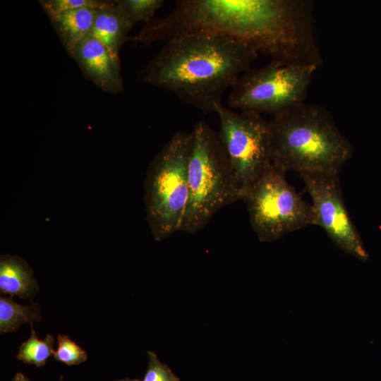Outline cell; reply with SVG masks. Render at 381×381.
<instances>
[{
    "mask_svg": "<svg viewBox=\"0 0 381 381\" xmlns=\"http://www.w3.org/2000/svg\"><path fill=\"white\" fill-rule=\"evenodd\" d=\"M216 114L219 120L218 136L243 197L272 164L269 121L260 114L237 112L223 104L217 109Z\"/></svg>",
    "mask_w": 381,
    "mask_h": 381,
    "instance_id": "8",
    "label": "cell"
},
{
    "mask_svg": "<svg viewBox=\"0 0 381 381\" xmlns=\"http://www.w3.org/2000/svg\"><path fill=\"white\" fill-rule=\"evenodd\" d=\"M318 68L313 65H291L275 61L250 68L231 87L228 105L231 109L274 116L305 102Z\"/></svg>",
    "mask_w": 381,
    "mask_h": 381,
    "instance_id": "6",
    "label": "cell"
},
{
    "mask_svg": "<svg viewBox=\"0 0 381 381\" xmlns=\"http://www.w3.org/2000/svg\"><path fill=\"white\" fill-rule=\"evenodd\" d=\"M97 12L95 9L79 8L49 18L53 28L71 57L78 43L90 34Z\"/></svg>",
    "mask_w": 381,
    "mask_h": 381,
    "instance_id": "12",
    "label": "cell"
},
{
    "mask_svg": "<svg viewBox=\"0 0 381 381\" xmlns=\"http://www.w3.org/2000/svg\"><path fill=\"white\" fill-rule=\"evenodd\" d=\"M285 173L271 164L243 197L261 242L276 241L311 224L310 207L288 183Z\"/></svg>",
    "mask_w": 381,
    "mask_h": 381,
    "instance_id": "7",
    "label": "cell"
},
{
    "mask_svg": "<svg viewBox=\"0 0 381 381\" xmlns=\"http://www.w3.org/2000/svg\"><path fill=\"white\" fill-rule=\"evenodd\" d=\"M132 28L138 22L147 23L155 18V12L162 6V0L116 1Z\"/></svg>",
    "mask_w": 381,
    "mask_h": 381,
    "instance_id": "16",
    "label": "cell"
},
{
    "mask_svg": "<svg viewBox=\"0 0 381 381\" xmlns=\"http://www.w3.org/2000/svg\"><path fill=\"white\" fill-rule=\"evenodd\" d=\"M39 291L37 281L29 264L22 258L11 254L0 256V291L13 297L32 298Z\"/></svg>",
    "mask_w": 381,
    "mask_h": 381,
    "instance_id": "11",
    "label": "cell"
},
{
    "mask_svg": "<svg viewBox=\"0 0 381 381\" xmlns=\"http://www.w3.org/2000/svg\"><path fill=\"white\" fill-rule=\"evenodd\" d=\"M71 58L83 75L104 91L111 94L123 92L119 55L90 35L78 43Z\"/></svg>",
    "mask_w": 381,
    "mask_h": 381,
    "instance_id": "10",
    "label": "cell"
},
{
    "mask_svg": "<svg viewBox=\"0 0 381 381\" xmlns=\"http://www.w3.org/2000/svg\"><path fill=\"white\" fill-rule=\"evenodd\" d=\"M147 355L149 363L142 380L125 378L116 381H180L169 366L159 361L155 352L148 351Z\"/></svg>",
    "mask_w": 381,
    "mask_h": 381,
    "instance_id": "19",
    "label": "cell"
},
{
    "mask_svg": "<svg viewBox=\"0 0 381 381\" xmlns=\"http://www.w3.org/2000/svg\"><path fill=\"white\" fill-rule=\"evenodd\" d=\"M286 27L282 0H179L169 15L155 18L128 40L147 45L195 34L221 35L266 55L282 40Z\"/></svg>",
    "mask_w": 381,
    "mask_h": 381,
    "instance_id": "2",
    "label": "cell"
},
{
    "mask_svg": "<svg viewBox=\"0 0 381 381\" xmlns=\"http://www.w3.org/2000/svg\"><path fill=\"white\" fill-rule=\"evenodd\" d=\"M271 164L286 172L339 174L353 147L324 107L301 103L269 121Z\"/></svg>",
    "mask_w": 381,
    "mask_h": 381,
    "instance_id": "3",
    "label": "cell"
},
{
    "mask_svg": "<svg viewBox=\"0 0 381 381\" xmlns=\"http://www.w3.org/2000/svg\"><path fill=\"white\" fill-rule=\"evenodd\" d=\"M57 349L52 356L59 362L67 365H79L87 359V352L66 334H58Z\"/></svg>",
    "mask_w": 381,
    "mask_h": 381,
    "instance_id": "18",
    "label": "cell"
},
{
    "mask_svg": "<svg viewBox=\"0 0 381 381\" xmlns=\"http://www.w3.org/2000/svg\"><path fill=\"white\" fill-rule=\"evenodd\" d=\"M299 174L312 200L311 224L324 229L339 249L361 260H366L368 254L346 209L339 174Z\"/></svg>",
    "mask_w": 381,
    "mask_h": 381,
    "instance_id": "9",
    "label": "cell"
},
{
    "mask_svg": "<svg viewBox=\"0 0 381 381\" xmlns=\"http://www.w3.org/2000/svg\"><path fill=\"white\" fill-rule=\"evenodd\" d=\"M193 133L176 132L156 155L144 182L150 230L157 241L181 229L188 200V162Z\"/></svg>",
    "mask_w": 381,
    "mask_h": 381,
    "instance_id": "5",
    "label": "cell"
},
{
    "mask_svg": "<svg viewBox=\"0 0 381 381\" xmlns=\"http://www.w3.org/2000/svg\"><path fill=\"white\" fill-rule=\"evenodd\" d=\"M188 162V200L181 231L195 233L219 210L243 198L227 155L216 133L204 120L192 130Z\"/></svg>",
    "mask_w": 381,
    "mask_h": 381,
    "instance_id": "4",
    "label": "cell"
},
{
    "mask_svg": "<svg viewBox=\"0 0 381 381\" xmlns=\"http://www.w3.org/2000/svg\"><path fill=\"white\" fill-rule=\"evenodd\" d=\"M42 319L40 307L31 299L30 304L23 306L15 302L11 296H0V333L18 330L25 323L33 324Z\"/></svg>",
    "mask_w": 381,
    "mask_h": 381,
    "instance_id": "14",
    "label": "cell"
},
{
    "mask_svg": "<svg viewBox=\"0 0 381 381\" xmlns=\"http://www.w3.org/2000/svg\"><path fill=\"white\" fill-rule=\"evenodd\" d=\"M61 381H62V376H61ZM11 381H30V380L25 376L21 372H18Z\"/></svg>",
    "mask_w": 381,
    "mask_h": 381,
    "instance_id": "20",
    "label": "cell"
},
{
    "mask_svg": "<svg viewBox=\"0 0 381 381\" xmlns=\"http://www.w3.org/2000/svg\"><path fill=\"white\" fill-rule=\"evenodd\" d=\"M30 326L31 336L20 344L16 358L24 363L40 368L53 355L54 337L47 334L44 339H40L34 330L33 324H30Z\"/></svg>",
    "mask_w": 381,
    "mask_h": 381,
    "instance_id": "15",
    "label": "cell"
},
{
    "mask_svg": "<svg viewBox=\"0 0 381 381\" xmlns=\"http://www.w3.org/2000/svg\"><path fill=\"white\" fill-rule=\"evenodd\" d=\"M131 28L116 2L112 6L97 10L89 35L119 55L120 49L129 38L128 34Z\"/></svg>",
    "mask_w": 381,
    "mask_h": 381,
    "instance_id": "13",
    "label": "cell"
},
{
    "mask_svg": "<svg viewBox=\"0 0 381 381\" xmlns=\"http://www.w3.org/2000/svg\"><path fill=\"white\" fill-rule=\"evenodd\" d=\"M258 56L251 47L230 37L187 35L165 42L145 67L142 80L203 114L216 113L225 91Z\"/></svg>",
    "mask_w": 381,
    "mask_h": 381,
    "instance_id": "1",
    "label": "cell"
},
{
    "mask_svg": "<svg viewBox=\"0 0 381 381\" xmlns=\"http://www.w3.org/2000/svg\"><path fill=\"white\" fill-rule=\"evenodd\" d=\"M39 2L49 18L70 10L79 8L99 10L116 4V1L106 0H42Z\"/></svg>",
    "mask_w": 381,
    "mask_h": 381,
    "instance_id": "17",
    "label": "cell"
}]
</instances>
